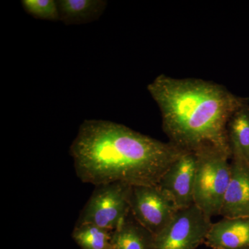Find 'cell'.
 Segmentation results:
<instances>
[{"mask_svg":"<svg viewBox=\"0 0 249 249\" xmlns=\"http://www.w3.org/2000/svg\"><path fill=\"white\" fill-rule=\"evenodd\" d=\"M184 152L124 124L96 119L82 123L70 149L77 177L95 186L157 185Z\"/></svg>","mask_w":249,"mask_h":249,"instance_id":"1","label":"cell"},{"mask_svg":"<svg viewBox=\"0 0 249 249\" xmlns=\"http://www.w3.org/2000/svg\"><path fill=\"white\" fill-rule=\"evenodd\" d=\"M147 88L160 108L169 142L186 152L213 146L231 160L228 123L248 100L213 82L165 74L156 77Z\"/></svg>","mask_w":249,"mask_h":249,"instance_id":"2","label":"cell"},{"mask_svg":"<svg viewBox=\"0 0 249 249\" xmlns=\"http://www.w3.org/2000/svg\"><path fill=\"white\" fill-rule=\"evenodd\" d=\"M196 157L194 203L209 218L220 215L231 178V157L213 146L195 152Z\"/></svg>","mask_w":249,"mask_h":249,"instance_id":"3","label":"cell"},{"mask_svg":"<svg viewBox=\"0 0 249 249\" xmlns=\"http://www.w3.org/2000/svg\"><path fill=\"white\" fill-rule=\"evenodd\" d=\"M132 190V186L123 182L96 186L76 224H91L114 231L130 213Z\"/></svg>","mask_w":249,"mask_h":249,"instance_id":"4","label":"cell"},{"mask_svg":"<svg viewBox=\"0 0 249 249\" xmlns=\"http://www.w3.org/2000/svg\"><path fill=\"white\" fill-rule=\"evenodd\" d=\"M212 225L211 218L196 204L179 209L155 235V249H196L205 243Z\"/></svg>","mask_w":249,"mask_h":249,"instance_id":"5","label":"cell"},{"mask_svg":"<svg viewBox=\"0 0 249 249\" xmlns=\"http://www.w3.org/2000/svg\"><path fill=\"white\" fill-rule=\"evenodd\" d=\"M178 210L158 184L132 186L131 214L154 236L168 225Z\"/></svg>","mask_w":249,"mask_h":249,"instance_id":"6","label":"cell"},{"mask_svg":"<svg viewBox=\"0 0 249 249\" xmlns=\"http://www.w3.org/2000/svg\"><path fill=\"white\" fill-rule=\"evenodd\" d=\"M196 170V153L184 152L165 172L158 183L178 209L195 204Z\"/></svg>","mask_w":249,"mask_h":249,"instance_id":"7","label":"cell"},{"mask_svg":"<svg viewBox=\"0 0 249 249\" xmlns=\"http://www.w3.org/2000/svg\"><path fill=\"white\" fill-rule=\"evenodd\" d=\"M231 178L220 215L223 218L249 217V163L232 158Z\"/></svg>","mask_w":249,"mask_h":249,"instance_id":"8","label":"cell"},{"mask_svg":"<svg viewBox=\"0 0 249 249\" xmlns=\"http://www.w3.org/2000/svg\"><path fill=\"white\" fill-rule=\"evenodd\" d=\"M205 245L217 249H249V217L223 218L214 223Z\"/></svg>","mask_w":249,"mask_h":249,"instance_id":"9","label":"cell"},{"mask_svg":"<svg viewBox=\"0 0 249 249\" xmlns=\"http://www.w3.org/2000/svg\"><path fill=\"white\" fill-rule=\"evenodd\" d=\"M60 21L66 25H80L97 20L106 9L104 0H58Z\"/></svg>","mask_w":249,"mask_h":249,"instance_id":"10","label":"cell"},{"mask_svg":"<svg viewBox=\"0 0 249 249\" xmlns=\"http://www.w3.org/2000/svg\"><path fill=\"white\" fill-rule=\"evenodd\" d=\"M227 137L231 159L249 163V103L242 105L232 114L227 124Z\"/></svg>","mask_w":249,"mask_h":249,"instance_id":"11","label":"cell"},{"mask_svg":"<svg viewBox=\"0 0 249 249\" xmlns=\"http://www.w3.org/2000/svg\"><path fill=\"white\" fill-rule=\"evenodd\" d=\"M155 236L134 219L132 214L114 231L113 249H155Z\"/></svg>","mask_w":249,"mask_h":249,"instance_id":"12","label":"cell"},{"mask_svg":"<svg viewBox=\"0 0 249 249\" xmlns=\"http://www.w3.org/2000/svg\"><path fill=\"white\" fill-rule=\"evenodd\" d=\"M112 232L91 224H76L71 237L81 249H113Z\"/></svg>","mask_w":249,"mask_h":249,"instance_id":"13","label":"cell"},{"mask_svg":"<svg viewBox=\"0 0 249 249\" xmlns=\"http://www.w3.org/2000/svg\"><path fill=\"white\" fill-rule=\"evenodd\" d=\"M24 11L36 19L60 21L57 1L55 0H22Z\"/></svg>","mask_w":249,"mask_h":249,"instance_id":"14","label":"cell"},{"mask_svg":"<svg viewBox=\"0 0 249 249\" xmlns=\"http://www.w3.org/2000/svg\"></svg>","mask_w":249,"mask_h":249,"instance_id":"15","label":"cell"}]
</instances>
